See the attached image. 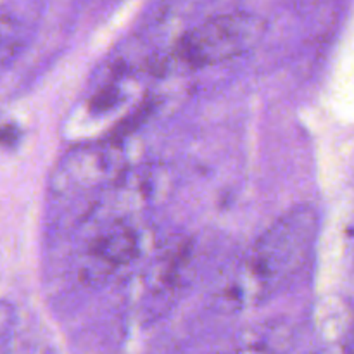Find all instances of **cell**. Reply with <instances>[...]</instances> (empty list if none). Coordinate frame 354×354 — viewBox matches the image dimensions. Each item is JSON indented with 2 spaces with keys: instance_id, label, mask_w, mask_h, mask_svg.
I'll return each mask as SVG.
<instances>
[{
  "instance_id": "cell-1",
  "label": "cell",
  "mask_w": 354,
  "mask_h": 354,
  "mask_svg": "<svg viewBox=\"0 0 354 354\" xmlns=\"http://www.w3.org/2000/svg\"><path fill=\"white\" fill-rule=\"evenodd\" d=\"M318 230L317 211L297 206L277 220L256 241L235 280L239 303L263 301L273 296L303 270Z\"/></svg>"
},
{
  "instance_id": "cell-2",
  "label": "cell",
  "mask_w": 354,
  "mask_h": 354,
  "mask_svg": "<svg viewBox=\"0 0 354 354\" xmlns=\"http://www.w3.org/2000/svg\"><path fill=\"white\" fill-rule=\"evenodd\" d=\"M263 31L265 21L252 12L218 14L183 33L173 55L194 69L220 64L251 50Z\"/></svg>"
},
{
  "instance_id": "cell-3",
  "label": "cell",
  "mask_w": 354,
  "mask_h": 354,
  "mask_svg": "<svg viewBox=\"0 0 354 354\" xmlns=\"http://www.w3.org/2000/svg\"><path fill=\"white\" fill-rule=\"evenodd\" d=\"M140 252V235L133 227L116 223L100 235L88 249L82 268L83 282L97 286L121 266L133 261Z\"/></svg>"
},
{
  "instance_id": "cell-4",
  "label": "cell",
  "mask_w": 354,
  "mask_h": 354,
  "mask_svg": "<svg viewBox=\"0 0 354 354\" xmlns=\"http://www.w3.org/2000/svg\"><path fill=\"white\" fill-rule=\"evenodd\" d=\"M33 28V14L16 6H0V71L23 50Z\"/></svg>"
},
{
  "instance_id": "cell-5",
  "label": "cell",
  "mask_w": 354,
  "mask_h": 354,
  "mask_svg": "<svg viewBox=\"0 0 354 354\" xmlns=\"http://www.w3.org/2000/svg\"><path fill=\"white\" fill-rule=\"evenodd\" d=\"M17 311L14 304L0 301V342L9 339L16 332Z\"/></svg>"
},
{
  "instance_id": "cell-6",
  "label": "cell",
  "mask_w": 354,
  "mask_h": 354,
  "mask_svg": "<svg viewBox=\"0 0 354 354\" xmlns=\"http://www.w3.org/2000/svg\"><path fill=\"white\" fill-rule=\"evenodd\" d=\"M19 138V130L12 123H0V145H14Z\"/></svg>"
}]
</instances>
